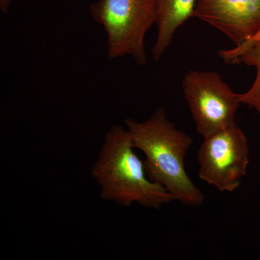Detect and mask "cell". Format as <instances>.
Wrapping results in <instances>:
<instances>
[{
	"mask_svg": "<svg viewBox=\"0 0 260 260\" xmlns=\"http://www.w3.org/2000/svg\"><path fill=\"white\" fill-rule=\"evenodd\" d=\"M198 150L200 179L223 192H233L247 172V138L237 123L203 138Z\"/></svg>",
	"mask_w": 260,
	"mask_h": 260,
	"instance_id": "cell-5",
	"label": "cell"
},
{
	"mask_svg": "<svg viewBox=\"0 0 260 260\" xmlns=\"http://www.w3.org/2000/svg\"><path fill=\"white\" fill-rule=\"evenodd\" d=\"M127 129L114 125L104 138L91 175L102 199L129 207L133 203L153 209L175 200L162 186L149 179L144 161L135 153Z\"/></svg>",
	"mask_w": 260,
	"mask_h": 260,
	"instance_id": "cell-2",
	"label": "cell"
},
{
	"mask_svg": "<svg viewBox=\"0 0 260 260\" xmlns=\"http://www.w3.org/2000/svg\"><path fill=\"white\" fill-rule=\"evenodd\" d=\"M134 148L145 155L149 179L162 186L181 204L199 207L205 197L186 172L185 158L193 140L169 120L167 112L158 107L148 119L124 120Z\"/></svg>",
	"mask_w": 260,
	"mask_h": 260,
	"instance_id": "cell-1",
	"label": "cell"
},
{
	"mask_svg": "<svg viewBox=\"0 0 260 260\" xmlns=\"http://www.w3.org/2000/svg\"><path fill=\"white\" fill-rule=\"evenodd\" d=\"M89 13L107 32L108 59L129 56L139 66L146 64L145 37L155 24L153 0H99Z\"/></svg>",
	"mask_w": 260,
	"mask_h": 260,
	"instance_id": "cell-3",
	"label": "cell"
},
{
	"mask_svg": "<svg viewBox=\"0 0 260 260\" xmlns=\"http://www.w3.org/2000/svg\"><path fill=\"white\" fill-rule=\"evenodd\" d=\"M182 87L197 131L203 138L236 124L240 96L218 73L190 70L183 78Z\"/></svg>",
	"mask_w": 260,
	"mask_h": 260,
	"instance_id": "cell-4",
	"label": "cell"
},
{
	"mask_svg": "<svg viewBox=\"0 0 260 260\" xmlns=\"http://www.w3.org/2000/svg\"><path fill=\"white\" fill-rule=\"evenodd\" d=\"M157 39L152 49L154 60L159 61L172 44L175 32L192 16L198 0H153Z\"/></svg>",
	"mask_w": 260,
	"mask_h": 260,
	"instance_id": "cell-7",
	"label": "cell"
},
{
	"mask_svg": "<svg viewBox=\"0 0 260 260\" xmlns=\"http://www.w3.org/2000/svg\"><path fill=\"white\" fill-rule=\"evenodd\" d=\"M218 55L228 64H244L255 68L254 83L239 96L241 104L254 109L260 114V32L234 49L219 51Z\"/></svg>",
	"mask_w": 260,
	"mask_h": 260,
	"instance_id": "cell-8",
	"label": "cell"
},
{
	"mask_svg": "<svg viewBox=\"0 0 260 260\" xmlns=\"http://www.w3.org/2000/svg\"></svg>",
	"mask_w": 260,
	"mask_h": 260,
	"instance_id": "cell-10",
	"label": "cell"
},
{
	"mask_svg": "<svg viewBox=\"0 0 260 260\" xmlns=\"http://www.w3.org/2000/svg\"><path fill=\"white\" fill-rule=\"evenodd\" d=\"M10 1L11 0H0V9L3 13H8L10 8Z\"/></svg>",
	"mask_w": 260,
	"mask_h": 260,
	"instance_id": "cell-9",
	"label": "cell"
},
{
	"mask_svg": "<svg viewBox=\"0 0 260 260\" xmlns=\"http://www.w3.org/2000/svg\"><path fill=\"white\" fill-rule=\"evenodd\" d=\"M191 18L208 23L240 45L260 32V0H198Z\"/></svg>",
	"mask_w": 260,
	"mask_h": 260,
	"instance_id": "cell-6",
	"label": "cell"
}]
</instances>
